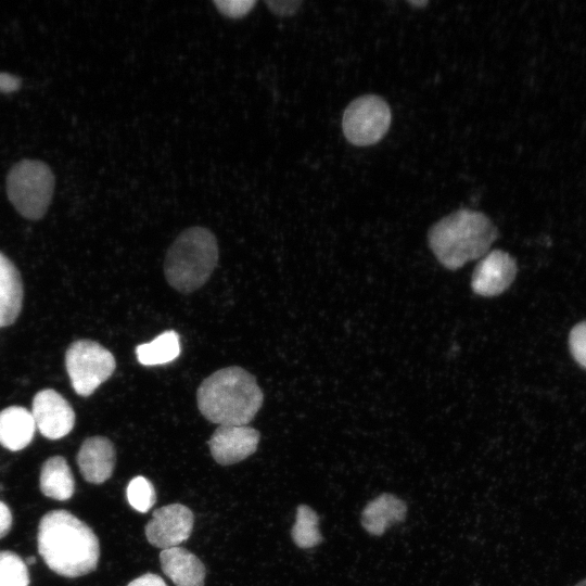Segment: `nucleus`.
Listing matches in <instances>:
<instances>
[{
  "label": "nucleus",
  "mask_w": 586,
  "mask_h": 586,
  "mask_svg": "<svg viewBox=\"0 0 586 586\" xmlns=\"http://www.w3.org/2000/svg\"><path fill=\"white\" fill-rule=\"evenodd\" d=\"M38 551L56 574L78 577L97 569L100 544L91 527L66 510L46 513L38 525Z\"/></svg>",
  "instance_id": "nucleus-1"
},
{
  "label": "nucleus",
  "mask_w": 586,
  "mask_h": 586,
  "mask_svg": "<svg viewBox=\"0 0 586 586\" xmlns=\"http://www.w3.org/2000/svg\"><path fill=\"white\" fill-rule=\"evenodd\" d=\"M263 400L264 394L255 377L238 366L215 371L203 380L196 392L200 412L218 425L249 424Z\"/></svg>",
  "instance_id": "nucleus-2"
},
{
  "label": "nucleus",
  "mask_w": 586,
  "mask_h": 586,
  "mask_svg": "<svg viewBox=\"0 0 586 586\" xmlns=\"http://www.w3.org/2000/svg\"><path fill=\"white\" fill-rule=\"evenodd\" d=\"M497 234L495 225L485 214L458 209L434 224L428 239L440 263L457 269L487 254Z\"/></svg>",
  "instance_id": "nucleus-3"
},
{
  "label": "nucleus",
  "mask_w": 586,
  "mask_h": 586,
  "mask_svg": "<svg viewBox=\"0 0 586 586\" xmlns=\"http://www.w3.org/2000/svg\"><path fill=\"white\" fill-rule=\"evenodd\" d=\"M218 262L214 233L200 226L183 230L167 250L164 275L175 290L191 293L206 283Z\"/></svg>",
  "instance_id": "nucleus-4"
},
{
  "label": "nucleus",
  "mask_w": 586,
  "mask_h": 586,
  "mask_svg": "<svg viewBox=\"0 0 586 586\" xmlns=\"http://www.w3.org/2000/svg\"><path fill=\"white\" fill-rule=\"evenodd\" d=\"M55 177L42 161L24 158L15 163L5 179L7 196L16 212L26 219H41L54 194Z\"/></svg>",
  "instance_id": "nucleus-5"
},
{
  "label": "nucleus",
  "mask_w": 586,
  "mask_h": 586,
  "mask_svg": "<svg viewBox=\"0 0 586 586\" xmlns=\"http://www.w3.org/2000/svg\"><path fill=\"white\" fill-rule=\"evenodd\" d=\"M65 366L74 391L86 397L113 374L116 362L113 354L99 343L79 340L67 348Z\"/></svg>",
  "instance_id": "nucleus-6"
},
{
  "label": "nucleus",
  "mask_w": 586,
  "mask_h": 586,
  "mask_svg": "<svg viewBox=\"0 0 586 586\" xmlns=\"http://www.w3.org/2000/svg\"><path fill=\"white\" fill-rule=\"evenodd\" d=\"M391 119V110L382 98L361 95L346 107L342 120L343 132L354 145H371L385 136Z\"/></svg>",
  "instance_id": "nucleus-7"
},
{
  "label": "nucleus",
  "mask_w": 586,
  "mask_h": 586,
  "mask_svg": "<svg viewBox=\"0 0 586 586\" xmlns=\"http://www.w3.org/2000/svg\"><path fill=\"white\" fill-rule=\"evenodd\" d=\"M194 517L184 505L170 504L156 509L144 527L148 542L168 549L186 542L193 528Z\"/></svg>",
  "instance_id": "nucleus-8"
},
{
  "label": "nucleus",
  "mask_w": 586,
  "mask_h": 586,
  "mask_svg": "<svg viewBox=\"0 0 586 586\" xmlns=\"http://www.w3.org/2000/svg\"><path fill=\"white\" fill-rule=\"evenodd\" d=\"M31 415L40 434L49 440L67 435L75 424V412L68 402L56 391H39L33 400Z\"/></svg>",
  "instance_id": "nucleus-9"
},
{
  "label": "nucleus",
  "mask_w": 586,
  "mask_h": 586,
  "mask_svg": "<svg viewBox=\"0 0 586 586\" xmlns=\"http://www.w3.org/2000/svg\"><path fill=\"white\" fill-rule=\"evenodd\" d=\"M259 432L249 425H219L208 446L214 460L222 466L240 462L255 453Z\"/></svg>",
  "instance_id": "nucleus-10"
},
{
  "label": "nucleus",
  "mask_w": 586,
  "mask_h": 586,
  "mask_svg": "<svg viewBox=\"0 0 586 586\" xmlns=\"http://www.w3.org/2000/svg\"><path fill=\"white\" fill-rule=\"evenodd\" d=\"M517 275L515 260L506 252L496 250L485 254L477 263L471 280L472 290L482 296L505 292Z\"/></svg>",
  "instance_id": "nucleus-11"
},
{
  "label": "nucleus",
  "mask_w": 586,
  "mask_h": 586,
  "mask_svg": "<svg viewBox=\"0 0 586 586\" xmlns=\"http://www.w3.org/2000/svg\"><path fill=\"white\" fill-rule=\"evenodd\" d=\"M115 448L104 436H91L84 441L77 454V463L84 479L92 484L107 481L115 467Z\"/></svg>",
  "instance_id": "nucleus-12"
},
{
  "label": "nucleus",
  "mask_w": 586,
  "mask_h": 586,
  "mask_svg": "<svg viewBox=\"0 0 586 586\" xmlns=\"http://www.w3.org/2000/svg\"><path fill=\"white\" fill-rule=\"evenodd\" d=\"M160 561L164 574L176 586H204L206 569L189 550L181 547L163 549Z\"/></svg>",
  "instance_id": "nucleus-13"
},
{
  "label": "nucleus",
  "mask_w": 586,
  "mask_h": 586,
  "mask_svg": "<svg viewBox=\"0 0 586 586\" xmlns=\"http://www.w3.org/2000/svg\"><path fill=\"white\" fill-rule=\"evenodd\" d=\"M36 431L31 411L11 406L0 411V445L17 451L30 444Z\"/></svg>",
  "instance_id": "nucleus-14"
},
{
  "label": "nucleus",
  "mask_w": 586,
  "mask_h": 586,
  "mask_svg": "<svg viewBox=\"0 0 586 586\" xmlns=\"http://www.w3.org/2000/svg\"><path fill=\"white\" fill-rule=\"evenodd\" d=\"M407 514L405 501L388 493L371 500L362 510L361 525L371 535H382L386 528L403 521Z\"/></svg>",
  "instance_id": "nucleus-15"
},
{
  "label": "nucleus",
  "mask_w": 586,
  "mask_h": 586,
  "mask_svg": "<svg viewBox=\"0 0 586 586\" xmlns=\"http://www.w3.org/2000/svg\"><path fill=\"white\" fill-rule=\"evenodd\" d=\"M23 305V284L14 264L0 252V328L12 324Z\"/></svg>",
  "instance_id": "nucleus-16"
},
{
  "label": "nucleus",
  "mask_w": 586,
  "mask_h": 586,
  "mask_svg": "<svg viewBox=\"0 0 586 586\" xmlns=\"http://www.w3.org/2000/svg\"><path fill=\"white\" fill-rule=\"evenodd\" d=\"M42 494L55 500L69 499L75 491V481L64 457L53 456L46 460L40 471Z\"/></svg>",
  "instance_id": "nucleus-17"
},
{
  "label": "nucleus",
  "mask_w": 586,
  "mask_h": 586,
  "mask_svg": "<svg viewBox=\"0 0 586 586\" xmlns=\"http://www.w3.org/2000/svg\"><path fill=\"white\" fill-rule=\"evenodd\" d=\"M181 352L179 334L174 330L161 333L150 343L136 347L138 361L143 366H158L175 360Z\"/></svg>",
  "instance_id": "nucleus-18"
},
{
  "label": "nucleus",
  "mask_w": 586,
  "mask_h": 586,
  "mask_svg": "<svg viewBox=\"0 0 586 586\" xmlns=\"http://www.w3.org/2000/svg\"><path fill=\"white\" fill-rule=\"evenodd\" d=\"M291 536L294 544L300 548H311L322 542L319 532V518L309 506L300 505L297 507Z\"/></svg>",
  "instance_id": "nucleus-19"
},
{
  "label": "nucleus",
  "mask_w": 586,
  "mask_h": 586,
  "mask_svg": "<svg viewBox=\"0 0 586 586\" xmlns=\"http://www.w3.org/2000/svg\"><path fill=\"white\" fill-rule=\"evenodd\" d=\"M27 564L15 552L0 551V586H28Z\"/></svg>",
  "instance_id": "nucleus-20"
},
{
  "label": "nucleus",
  "mask_w": 586,
  "mask_h": 586,
  "mask_svg": "<svg viewBox=\"0 0 586 586\" xmlns=\"http://www.w3.org/2000/svg\"><path fill=\"white\" fill-rule=\"evenodd\" d=\"M127 499L135 510L146 512L156 501L155 488L144 476H136L127 486Z\"/></svg>",
  "instance_id": "nucleus-21"
},
{
  "label": "nucleus",
  "mask_w": 586,
  "mask_h": 586,
  "mask_svg": "<svg viewBox=\"0 0 586 586\" xmlns=\"http://www.w3.org/2000/svg\"><path fill=\"white\" fill-rule=\"evenodd\" d=\"M569 344L574 359L586 369V321L572 329Z\"/></svg>",
  "instance_id": "nucleus-22"
},
{
  "label": "nucleus",
  "mask_w": 586,
  "mask_h": 586,
  "mask_svg": "<svg viewBox=\"0 0 586 586\" xmlns=\"http://www.w3.org/2000/svg\"><path fill=\"white\" fill-rule=\"evenodd\" d=\"M218 10L229 17H241L255 5L254 0L214 1Z\"/></svg>",
  "instance_id": "nucleus-23"
},
{
  "label": "nucleus",
  "mask_w": 586,
  "mask_h": 586,
  "mask_svg": "<svg viewBox=\"0 0 586 586\" xmlns=\"http://www.w3.org/2000/svg\"><path fill=\"white\" fill-rule=\"evenodd\" d=\"M22 80L11 73L0 72V92L11 93L21 88Z\"/></svg>",
  "instance_id": "nucleus-24"
},
{
  "label": "nucleus",
  "mask_w": 586,
  "mask_h": 586,
  "mask_svg": "<svg viewBox=\"0 0 586 586\" xmlns=\"http://www.w3.org/2000/svg\"><path fill=\"white\" fill-rule=\"evenodd\" d=\"M266 3L272 12L280 15H289L296 11L301 1H267Z\"/></svg>",
  "instance_id": "nucleus-25"
},
{
  "label": "nucleus",
  "mask_w": 586,
  "mask_h": 586,
  "mask_svg": "<svg viewBox=\"0 0 586 586\" xmlns=\"http://www.w3.org/2000/svg\"><path fill=\"white\" fill-rule=\"evenodd\" d=\"M127 586H167L164 579L153 573H145L132 579Z\"/></svg>",
  "instance_id": "nucleus-26"
},
{
  "label": "nucleus",
  "mask_w": 586,
  "mask_h": 586,
  "mask_svg": "<svg viewBox=\"0 0 586 586\" xmlns=\"http://www.w3.org/2000/svg\"><path fill=\"white\" fill-rule=\"evenodd\" d=\"M12 520L10 508L0 500V538H3L10 532Z\"/></svg>",
  "instance_id": "nucleus-27"
},
{
  "label": "nucleus",
  "mask_w": 586,
  "mask_h": 586,
  "mask_svg": "<svg viewBox=\"0 0 586 586\" xmlns=\"http://www.w3.org/2000/svg\"><path fill=\"white\" fill-rule=\"evenodd\" d=\"M410 3L412 5L421 7V5H425L428 2L426 1H410Z\"/></svg>",
  "instance_id": "nucleus-28"
},
{
  "label": "nucleus",
  "mask_w": 586,
  "mask_h": 586,
  "mask_svg": "<svg viewBox=\"0 0 586 586\" xmlns=\"http://www.w3.org/2000/svg\"><path fill=\"white\" fill-rule=\"evenodd\" d=\"M575 586H586V578L578 582Z\"/></svg>",
  "instance_id": "nucleus-29"
},
{
  "label": "nucleus",
  "mask_w": 586,
  "mask_h": 586,
  "mask_svg": "<svg viewBox=\"0 0 586 586\" xmlns=\"http://www.w3.org/2000/svg\"><path fill=\"white\" fill-rule=\"evenodd\" d=\"M35 561H36V560H35L34 558H29V559L27 560V563H28V564H31V563H34ZM27 563H26V564H27Z\"/></svg>",
  "instance_id": "nucleus-30"
}]
</instances>
